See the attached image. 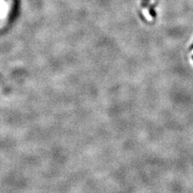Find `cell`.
<instances>
[{
    "label": "cell",
    "instance_id": "2",
    "mask_svg": "<svg viewBox=\"0 0 193 193\" xmlns=\"http://www.w3.org/2000/svg\"><path fill=\"white\" fill-rule=\"evenodd\" d=\"M149 3H150V0H142V7H143V8L147 7L148 5H149Z\"/></svg>",
    "mask_w": 193,
    "mask_h": 193
},
{
    "label": "cell",
    "instance_id": "1",
    "mask_svg": "<svg viewBox=\"0 0 193 193\" xmlns=\"http://www.w3.org/2000/svg\"><path fill=\"white\" fill-rule=\"evenodd\" d=\"M149 13L153 18H155L156 17V11H155V9H154V5H151L149 6Z\"/></svg>",
    "mask_w": 193,
    "mask_h": 193
},
{
    "label": "cell",
    "instance_id": "4",
    "mask_svg": "<svg viewBox=\"0 0 193 193\" xmlns=\"http://www.w3.org/2000/svg\"><path fill=\"white\" fill-rule=\"evenodd\" d=\"M192 60H193V56H192Z\"/></svg>",
    "mask_w": 193,
    "mask_h": 193
},
{
    "label": "cell",
    "instance_id": "3",
    "mask_svg": "<svg viewBox=\"0 0 193 193\" xmlns=\"http://www.w3.org/2000/svg\"><path fill=\"white\" fill-rule=\"evenodd\" d=\"M190 49H191V50H192V49H193V44L191 45V47H190Z\"/></svg>",
    "mask_w": 193,
    "mask_h": 193
}]
</instances>
